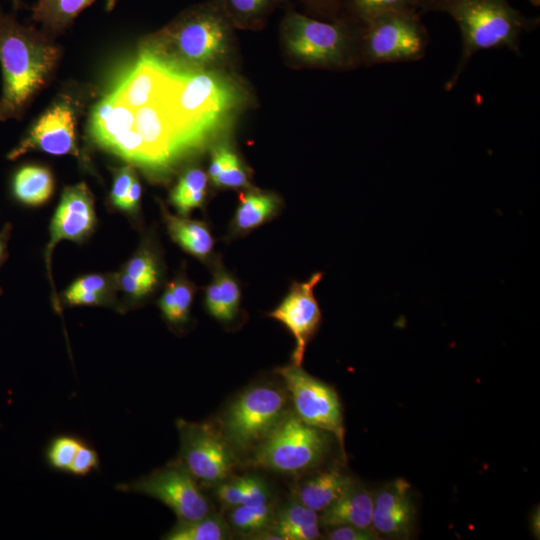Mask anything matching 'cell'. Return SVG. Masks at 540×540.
<instances>
[{
    "label": "cell",
    "instance_id": "6da1fadb",
    "mask_svg": "<svg viewBox=\"0 0 540 540\" xmlns=\"http://www.w3.org/2000/svg\"><path fill=\"white\" fill-rule=\"evenodd\" d=\"M167 64V78L156 100L187 153L222 123L236 103L237 91L214 72Z\"/></svg>",
    "mask_w": 540,
    "mask_h": 540
},
{
    "label": "cell",
    "instance_id": "7a4b0ae2",
    "mask_svg": "<svg viewBox=\"0 0 540 540\" xmlns=\"http://www.w3.org/2000/svg\"><path fill=\"white\" fill-rule=\"evenodd\" d=\"M444 12L458 25L462 38L459 62L445 83L450 91L470 58L479 51L507 48L519 54L520 38L539 25V17H527L508 0H420L419 12Z\"/></svg>",
    "mask_w": 540,
    "mask_h": 540
},
{
    "label": "cell",
    "instance_id": "3957f363",
    "mask_svg": "<svg viewBox=\"0 0 540 540\" xmlns=\"http://www.w3.org/2000/svg\"><path fill=\"white\" fill-rule=\"evenodd\" d=\"M58 58V48L42 32L0 13V121L22 116Z\"/></svg>",
    "mask_w": 540,
    "mask_h": 540
},
{
    "label": "cell",
    "instance_id": "277c9868",
    "mask_svg": "<svg viewBox=\"0 0 540 540\" xmlns=\"http://www.w3.org/2000/svg\"><path fill=\"white\" fill-rule=\"evenodd\" d=\"M229 40L227 14L221 5L206 3L183 12L151 36L146 50L173 66L202 69L224 56Z\"/></svg>",
    "mask_w": 540,
    "mask_h": 540
},
{
    "label": "cell",
    "instance_id": "5b68a950",
    "mask_svg": "<svg viewBox=\"0 0 540 540\" xmlns=\"http://www.w3.org/2000/svg\"><path fill=\"white\" fill-rule=\"evenodd\" d=\"M361 28L360 22H324L292 12L284 19L283 38L288 52L302 63L346 68L361 61Z\"/></svg>",
    "mask_w": 540,
    "mask_h": 540
},
{
    "label": "cell",
    "instance_id": "8992f818",
    "mask_svg": "<svg viewBox=\"0 0 540 540\" xmlns=\"http://www.w3.org/2000/svg\"><path fill=\"white\" fill-rule=\"evenodd\" d=\"M361 25L360 57L367 66L413 62L425 56L429 35L418 11L387 12Z\"/></svg>",
    "mask_w": 540,
    "mask_h": 540
},
{
    "label": "cell",
    "instance_id": "52a82bcc",
    "mask_svg": "<svg viewBox=\"0 0 540 540\" xmlns=\"http://www.w3.org/2000/svg\"><path fill=\"white\" fill-rule=\"evenodd\" d=\"M287 413V398L281 389L271 385L251 386L226 409L222 432L234 450H255Z\"/></svg>",
    "mask_w": 540,
    "mask_h": 540
},
{
    "label": "cell",
    "instance_id": "ba28073f",
    "mask_svg": "<svg viewBox=\"0 0 540 540\" xmlns=\"http://www.w3.org/2000/svg\"><path fill=\"white\" fill-rule=\"evenodd\" d=\"M326 449L322 430L288 412L255 449L252 464L284 474L300 473L315 466Z\"/></svg>",
    "mask_w": 540,
    "mask_h": 540
},
{
    "label": "cell",
    "instance_id": "9c48e42d",
    "mask_svg": "<svg viewBox=\"0 0 540 540\" xmlns=\"http://www.w3.org/2000/svg\"><path fill=\"white\" fill-rule=\"evenodd\" d=\"M180 437L179 462L197 480L218 484L230 476L236 459L234 448L223 432L208 423L177 421Z\"/></svg>",
    "mask_w": 540,
    "mask_h": 540
},
{
    "label": "cell",
    "instance_id": "30bf717a",
    "mask_svg": "<svg viewBox=\"0 0 540 540\" xmlns=\"http://www.w3.org/2000/svg\"><path fill=\"white\" fill-rule=\"evenodd\" d=\"M276 372L284 381L294 413L308 425L334 434L343 447L342 407L335 389L292 363Z\"/></svg>",
    "mask_w": 540,
    "mask_h": 540
},
{
    "label": "cell",
    "instance_id": "8fae6325",
    "mask_svg": "<svg viewBox=\"0 0 540 540\" xmlns=\"http://www.w3.org/2000/svg\"><path fill=\"white\" fill-rule=\"evenodd\" d=\"M117 489L155 498L169 507L181 521L199 519L211 513L209 500L197 480L180 462L121 484Z\"/></svg>",
    "mask_w": 540,
    "mask_h": 540
},
{
    "label": "cell",
    "instance_id": "7c38bea8",
    "mask_svg": "<svg viewBox=\"0 0 540 540\" xmlns=\"http://www.w3.org/2000/svg\"><path fill=\"white\" fill-rule=\"evenodd\" d=\"M322 272H316L304 282H292L281 302L268 313L272 319L283 324L292 334L295 347L292 364L301 366L307 344L317 332L322 314L314 295L315 286L321 281Z\"/></svg>",
    "mask_w": 540,
    "mask_h": 540
},
{
    "label": "cell",
    "instance_id": "4fadbf2b",
    "mask_svg": "<svg viewBox=\"0 0 540 540\" xmlns=\"http://www.w3.org/2000/svg\"><path fill=\"white\" fill-rule=\"evenodd\" d=\"M75 125L76 111L71 100H58L36 120L7 157L14 160L31 151L78 155Z\"/></svg>",
    "mask_w": 540,
    "mask_h": 540
},
{
    "label": "cell",
    "instance_id": "5bb4252c",
    "mask_svg": "<svg viewBox=\"0 0 540 540\" xmlns=\"http://www.w3.org/2000/svg\"><path fill=\"white\" fill-rule=\"evenodd\" d=\"M134 129L143 144L145 170L164 171L185 154L156 99L135 110Z\"/></svg>",
    "mask_w": 540,
    "mask_h": 540
},
{
    "label": "cell",
    "instance_id": "9a60e30c",
    "mask_svg": "<svg viewBox=\"0 0 540 540\" xmlns=\"http://www.w3.org/2000/svg\"><path fill=\"white\" fill-rule=\"evenodd\" d=\"M94 224L93 197L86 184L66 187L51 223V237L46 250L47 264L59 241H80L92 231Z\"/></svg>",
    "mask_w": 540,
    "mask_h": 540
},
{
    "label": "cell",
    "instance_id": "2e32d148",
    "mask_svg": "<svg viewBox=\"0 0 540 540\" xmlns=\"http://www.w3.org/2000/svg\"><path fill=\"white\" fill-rule=\"evenodd\" d=\"M415 515L410 484L404 479L390 482L374 496L372 526L379 535L407 538Z\"/></svg>",
    "mask_w": 540,
    "mask_h": 540
},
{
    "label": "cell",
    "instance_id": "e0dca14e",
    "mask_svg": "<svg viewBox=\"0 0 540 540\" xmlns=\"http://www.w3.org/2000/svg\"><path fill=\"white\" fill-rule=\"evenodd\" d=\"M167 74V63L145 49L111 94L136 110L157 98Z\"/></svg>",
    "mask_w": 540,
    "mask_h": 540
},
{
    "label": "cell",
    "instance_id": "ac0fdd59",
    "mask_svg": "<svg viewBox=\"0 0 540 540\" xmlns=\"http://www.w3.org/2000/svg\"><path fill=\"white\" fill-rule=\"evenodd\" d=\"M282 207L272 192L248 190L239 194L238 205L230 221L228 238L245 236L274 218Z\"/></svg>",
    "mask_w": 540,
    "mask_h": 540
},
{
    "label": "cell",
    "instance_id": "d6986e66",
    "mask_svg": "<svg viewBox=\"0 0 540 540\" xmlns=\"http://www.w3.org/2000/svg\"><path fill=\"white\" fill-rule=\"evenodd\" d=\"M374 496L365 488L355 483L334 503L321 512V527L331 528L351 525L362 528H373Z\"/></svg>",
    "mask_w": 540,
    "mask_h": 540
},
{
    "label": "cell",
    "instance_id": "ffe728a7",
    "mask_svg": "<svg viewBox=\"0 0 540 540\" xmlns=\"http://www.w3.org/2000/svg\"><path fill=\"white\" fill-rule=\"evenodd\" d=\"M241 287L238 280L217 260L213 262L212 279L204 294V306L210 316L228 324L240 311Z\"/></svg>",
    "mask_w": 540,
    "mask_h": 540
},
{
    "label": "cell",
    "instance_id": "44dd1931",
    "mask_svg": "<svg viewBox=\"0 0 540 540\" xmlns=\"http://www.w3.org/2000/svg\"><path fill=\"white\" fill-rule=\"evenodd\" d=\"M134 125L135 110L109 94L94 106L89 128L93 141L106 149L116 137L132 130Z\"/></svg>",
    "mask_w": 540,
    "mask_h": 540
},
{
    "label": "cell",
    "instance_id": "7402d4cb",
    "mask_svg": "<svg viewBox=\"0 0 540 540\" xmlns=\"http://www.w3.org/2000/svg\"><path fill=\"white\" fill-rule=\"evenodd\" d=\"M356 482L336 468L317 473L301 482L293 496L316 512H322Z\"/></svg>",
    "mask_w": 540,
    "mask_h": 540
},
{
    "label": "cell",
    "instance_id": "603a6c76",
    "mask_svg": "<svg viewBox=\"0 0 540 540\" xmlns=\"http://www.w3.org/2000/svg\"><path fill=\"white\" fill-rule=\"evenodd\" d=\"M163 218L172 240L184 251L201 261H207L214 248V237L207 223L172 215L162 207Z\"/></svg>",
    "mask_w": 540,
    "mask_h": 540
},
{
    "label": "cell",
    "instance_id": "cb8c5ba5",
    "mask_svg": "<svg viewBox=\"0 0 540 540\" xmlns=\"http://www.w3.org/2000/svg\"><path fill=\"white\" fill-rule=\"evenodd\" d=\"M216 497L229 508L242 504L270 502L271 492L266 481L255 474L226 478L216 484Z\"/></svg>",
    "mask_w": 540,
    "mask_h": 540
},
{
    "label": "cell",
    "instance_id": "d4e9b609",
    "mask_svg": "<svg viewBox=\"0 0 540 540\" xmlns=\"http://www.w3.org/2000/svg\"><path fill=\"white\" fill-rule=\"evenodd\" d=\"M53 186V177L49 169L38 165L21 167L12 181L14 196L30 206L46 202L53 192Z\"/></svg>",
    "mask_w": 540,
    "mask_h": 540
},
{
    "label": "cell",
    "instance_id": "484cf974",
    "mask_svg": "<svg viewBox=\"0 0 540 540\" xmlns=\"http://www.w3.org/2000/svg\"><path fill=\"white\" fill-rule=\"evenodd\" d=\"M208 174L201 168L187 169L170 193V202L178 214L187 217L203 205L207 193Z\"/></svg>",
    "mask_w": 540,
    "mask_h": 540
},
{
    "label": "cell",
    "instance_id": "4316f807",
    "mask_svg": "<svg viewBox=\"0 0 540 540\" xmlns=\"http://www.w3.org/2000/svg\"><path fill=\"white\" fill-rule=\"evenodd\" d=\"M94 0H36L32 18L50 32L66 28Z\"/></svg>",
    "mask_w": 540,
    "mask_h": 540
},
{
    "label": "cell",
    "instance_id": "83f0119b",
    "mask_svg": "<svg viewBox=\"0 0 540 540\" xmlns=\"http://www.w3.org/2000/svg\"><path fill=\"white\" fill-rule=\"evenodd\" d=\"M194 293V285L185 277H177L167 284L158 306L168 323L178 326L188 322Z\"/></svg>",
    "mask_w": 540,
    "mask_h": 540
},
{
    "label": "cell",
    "instance_id": "f1b7e54d",
    "mask_svg": "<svg viewBox=\"0 0 540 540\" xmlns=\"http://www.w3.org/2000/svg\"><path fill=\"white\" fill-rule=\"evenodd\" d=\"M230 526L219 515L189 521L178 520L163 536L166 540H224L230 538Z\"/></svg>",
    "mask_w": 540,
    "mask_h": 540
},
{
    "label": "cell",
    "instance_id": "f546056e",
    "mask_svg": "<svg viewBox=\"0 0 540 540\" xmlns=\"http://www.w3.org/2000/svg\"><path fill=\"white\" fill-rule=\"evenodd\" d=\"M274 515L270 502L242 504L230 508L228 524L241 534L255 536L271 528Z\"/></svg>",
    "mask_w": 540,
    "mask_h": 540
},
{
    "label": "cell",
    "instance_id": "4dcf8cb0",
    "mask_svg": "<svg viewBox=\"0 0 540 540\" xmlns=\"http://www.w3.org/2000/svg\"><path fill=\"white\" fill-rule=\"evenodd\" d=\"M319 523L318 512L307 507L294 496L274 515L271 532L280 540H289L292 533L304 526Z\"/></svg>",
    "mask_w": 540,
    "mask_h": 540
},
{
    "label": "cell",
    "instance_id": "1f68e13d",
    "mask_svg": "<svg viewBox=\"0 0 540 540\" xmlns=\"http://www.w3.org/2000/svg\"><path fill=\"white\" fill-rule=\"evenodd\" d=\"M214 149L219 156L220 170L212 184L217 188L248 187V173L236 152L227 144L217 145Z\"/></svg>",
    "mask_w": 540,
    "mask_h": 540
},
{
    "label": "cell",
    "instance_id": "d6a6232c",
    "mask_svg": "<svg viewBox=\"0 0 540 540\" xmlns=\"http://www.w3.org/2000/svg\"><path fill=\"white\" fill-rule=\"evenodd\" d=\"M419 2L420 0H346L349 12L360 23L392 11L415 10L419 12Z\"/></svg>",
    "mask_w": 540,
    "mask_h": 540
},
{
    "label": "cell",
    "instance_id": "836d02e7",
    "mask_svg": "<svg viewBox=\"0 0 540 540\" xmlns=\"http://www.w3.org/2000/svg\"><path fill=\"white\" fill-rule=\"evenodd\" d=\"M279 0H221L228 17L236 22L249 24L261 19Z\"/></svg>",
    "mask_w": 540,
    "mask_h": 540
},
{
    "label": "cell",
    "instance_id": "e575fe53",
    "mask_svg": "<svg viewBox=\"0 0 540 540\" xmlns=\"http://www.w3.org/2000/svg\"><path fill=\"white\" fill-rule=\"evenodd\" d=\"M82 443L80 439L70 435H62L53 439L46 451L49 466L55 470L66 472Z\"/></svg>",
    "mask_w": 540,
    "mask_h": 540
},
{
    "label": "cell",
    "instance_id": "d590c367",
    "mask_svg": "<svg viewBox=\"0 0 540 540\" xmlns=\"http://www.w3.org/2000/svg\"><path fill=\"white\" fill-rule=\"evenodd\" d=\"M123 271L152 290L158 284L157 262L154 255L147 250H141L134 255L126 263Z\"/></svg>",
    "mask_w": 540,
    "mask_h": 540
},
{
    "label": "cell",
    "instance_id": "8d00e7d4",
    "mask_svg": "<svg viewBox=\"0 0 540 540\" xmlns=\"http://www.w3.org/2000/svg\"><path fill=\"white\" fill-rule=\"evenodd\" d=\"M99 465L100 460L97 452L82 443L66 472L82 477L98 469Z\"/></svg>",
    "mask_w": 540,
    "mask_h": 540
},
{
    "label": "cell",
    "instance_id": "74e56055",
    "mask_svg": "<svg viewBox=\"0 0 540 540\" xmlns=\"http://www.w3.org/2000/svg\"><path fill=\"white\" fill-rule=\"evenodd\" d=\"M326 529L325 538L329 540H375L381 538L374 528L341 525Z\"/></svg>",
    "mask_w": 540,
    "mask_h": 540
},
{
    "label": "cell",
    "instance_id": "f35d334b",
    "mask_svg": "<svg viewBox=\"0 0 540 540\" xmlns=\"http://www.w3.org/2000/svg\"><path fill=\"white\" fill-rule=\"evenodd\" d=\"M135 177L136 174L132 165L124 166L115 172L110 197L115 207L118 208Z\"/></svg>",
    "mask_w": 540,
    "mask_h": 540
},
{
    "label": "cell",
    "instance_id": "ab89813d",
    "mask_svg": "<svg viewBox=\"0 0 540 540\" xmlns=\"http://www.w3.org/2000/svg\"><path fill=\"white\" fill-rule=\"evenodd\" d=\"M108 288V279L102 275H88L75 281L65 292L73 293H94L105 296Z\"/></svg>",
    "mask_w": 540,
    "mask_h": 540
},
{
    "label": "cell",
    "instance_id": "60d3db41",
    "mask_svg": "<svg viewBox=\"0 0 540 540\" xmlns=\"http://www.w3.org/2000/svg\"><path fill=\"white\" fill-rule=\"evenodd\" d=\"M117 281L119 286L133 299H142L152 292V289L137 281L124 271L118 275Z\"/></svg>",
    "mask_w": 540,
    "mask_h": 540
},
{
    "label": "cell",
    "instance_id": "b9f144b4",
    "mask_svg": "<svg viewBox=\"0 0 540 540\" xmlns=\"http://www.w3.org/2000/svg\"><path fill=\"white\" fill-rule=\"evenodd\" d=\"M141 197V185L137 179L134 178L127 194L118 206V208L127 212H133L138 208L139 200Z\"/></svg>",
    "mask_w": 540,
    "mask_h": 540
},
{
    "label": "cell",
    "instance_id": "7bdbcfd3",
    "mask_svg": "<svg viewBox=\"0 0 540 540\" xmlns=\"http://www.w3.org/2000/svg\"><path fill=\"white\" fill-rule=\"evenodd\" d=\"M314 6L321 11H331L336 8L341 0H309Z\"/></svg>",
    "mask_w": 540,
    "mask_h": 540
},
{
    "label": "cell",
    "instance_id": "ee69618b",
    "mask_svg": "<svg viewBox=\"0 0 540 540\" xmlns=\"http://www.w3.org/2000/svg\"><path fill=\"white\" fill-rule=\"evenodd\" d=\"M531 527L534 531V535L539 537V511L538 510H537V513H534L532 517Z\"/></svg>",
    "mask_w": 540,
    "mask_h": 540
},
{
    "label": "cell",
    "instance_id": "f6af8a7d",
    "mask_svg": "<svg viewBox=\"0 0 540 540\" xmlns=\"http://www.w3.org/2000/svg\"><path fill=\"white\" fill-rule=\"evenodd\" d=\"M534 6H539L540 0H530Z\"/></svg>",
    "mask_w": 540,
    "mask_h": 540
},
{
    "label": "cell",
    "instance_id": "bcb514c9",
    "mask_svg": "<svg viewBox=\"0 0 540 540\" xmlns=\"http://www.w3.org/2000/svg\"><path fill=\"white\" fill-rule=\"evenodd\" d=\"M15 7H18L20 5L21 0H12Z\"/></svg>",
    "mask_w": 540,
    "mask_h": 540
},
{
    "label": "cell",
    "instance_id": "7dc6e473",
    "mask_svg": "<svg viewBox=\"0 0 540 540\" xmlns=\"http://www.w3.org/2000/svg\"><path fill=\"white\" fill-rule=\"evenodd\" d=\"M2 251H3V244H2V242H1V240H0V258H1V256H2Z\"/></svg>",
    "mask_w": 540,
    "mask_h": 540
}]
</instances>
